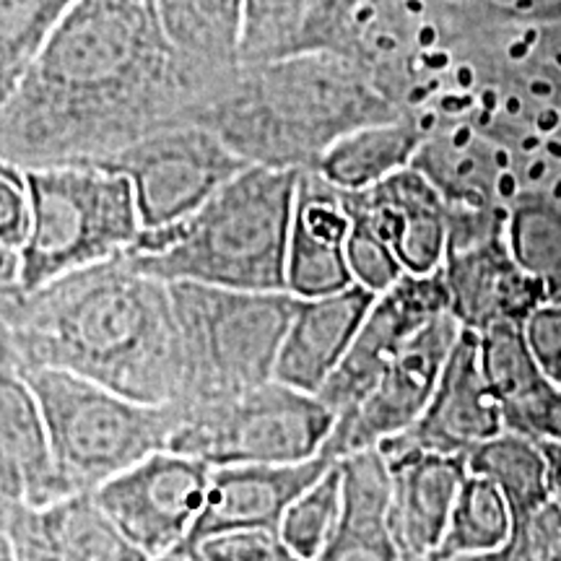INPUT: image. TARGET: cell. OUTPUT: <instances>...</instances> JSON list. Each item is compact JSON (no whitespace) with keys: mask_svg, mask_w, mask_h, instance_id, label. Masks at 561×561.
I'll use <instances>...</instances> for the list:
<instances>
[{"mask_svg":"<svg viewBox=\"0 0 561 561\" xmlns=\"http://www.w3.org/2000/svg\"><path fill=\"white\" fill-rule=\"evenodd\" d=\"M227 89L180 60L151 0H81L0 100V164H107L153 133L201 125Z\"/></svg>","mask_w":561,"mask_h":561,"instance_id":"cell-1","label":"cell"},{"mask_svg":"<svg viewBox=\"0 0 561 561\" xmlns=\"http://www.w3.org/2000/svg\"><path fill=\"white\" fill-rule=\"evenodd\" d=\"M0 346L5 369H60L140 403L180 401L172 286L125 257L42 289L0 294Z\"/></svg>","mask_w":561,"mask_h":561,"instance_id":"cell-2","label":"cell"},{"mask_svg":"<svg viewBox=\"0 0 561 561\" xmlns=\"http://www.w3.org/2000/svg\"><path fill=\"white\" fill-rule=\"evenodd\" d=\"M401 115L356 62L312 50L242 66L201 125L250 167L305 172L348 133Z\"/></svg>","mask_w":561,"mask_h":561,"instance_id":"cell-3","label":"cell"},{"mask_svg":"<svg viewBox=\"0 0 561 561\" xmlns=\"http://www.w3.org/2000/svg\"><path fill=\"white\" fill-rule=\"evenodd\" d=\"M299 172L248 167L198 214L144 231L125 261L167 284L286 291V250Z\"/></svg>","mask_w":561,"mask_h":561,"instance_id":"cell-4","label":"cell"},{"mask_svg":"<svg viewBox=\"0 0 561 561\" xmlns=\"http://www.w3.org/2000/svg\"><path fill=\"white\" fill-rule=\"evenodd\" d=\"M24 174L32 198V231L19 252L16 286L0 294L42 289L136 250L144 219L128 174L102 164L39 167Z\"/></svg>","mask_w":561,"mask_h":561,"instance_id":"cell-5","label":"cell"},{"mask_svg":"<svg viewBox=\"0 0 561 561\" xmlns=\"http://www.w3.org/2000/svg\"><path fill=\"white\" fill-rule=\"evenodd\" d=\"M178 314L182 388L174 405L193 409L276 380L280 346L299 299L289 291H240L170 284Z\"/></svg>","mask_w":561,"mask_h":561,"instance_id":"cell-6","label":"cell"},{"mask_svg":"<svg viewBox=\"0 0 561 561\" xmlns=\"http://www.w3.org/2000/svg\"><path fill=\"white\" fill-rule=\"evenodd\" d=\"M37 398L55 460L73 494H94L153 453L170 450L178 405H149L60 369L19 371Z\"/></svg>","mask_w":561,"mask_h":561,"instance_id":"cell-7","label":"cell"},{"mask_svg":"<svg viewBox=\"0 0 561 561\" xmlns=\"http://www.w3.org/2000/svg\"><path fill=\"white\" fill-rule=\"evenodd\" d=\"M178 413L170 450L198 458L210 468L314 460L325 450L339 421L320 396L278 380L227 401L193 409L178 405Z\"/></svg>","mask_w":561,"mask_h":561,"instance_id":"cell-8","label":"cell"},{"mask_svg":"<svg viewBox=\"0 0 561 561\" xmlns=\"http://www.w3.org/2000/svg\"><path fill=\"white\" fill-rule=\"evenodd\" d=\"M102 167L128 174L144 231H157L198 214L250 164L214 130L203 125H180L138 140Z\"/></svg>","mask_w":561,"mask_h":561,"instance_id":"cell-9","label":"cell"},{"mask_svg":"<svg viewBox=\"0 0 561 561\" xmlns=\"http://www.w3.org/2000/svg\"><path fill=\"white\" fill-rule=\"evenodd\" d=\"M214 468L191 455L161 450L94 491L100 507L151 561L185 549Z\"/></svg>","mask_w":561,"mask_h":561,"instance_id":"cell-10","label":"cell"},{"mask_svg":"<svg viewBox=\"0 0 561 561\" xmlns=\"http://www.w3.org/2000/svg\"><path fill=\"white\" fill-rule=\"evenodd\" d=\"M460 333V322L453 314H442L419 335H413L359 409L335 421V430L322 455L339 462L346 455L371 450L409 432L424 416Z\"/></svg>","mask_w":561,"mask_h":561,"instance_id":"cell-11","label":"cell"},{"mask_svg":"<svg viewBox=\"0 0 561 561\" xmlns=\"http://www.w3.org/2000/svg\"><path fill=\"white\" fill-rule=\"evenodd\" d=\"M442 314H450L442 271L432 276H403L392 289L375 299L346 359L322 388V401L331 405L339 419L359 409L413 335Z\"/></svg>","mask_w":561,"mask_h":561,"instance_id":"cell-12","label":"cell"},{"mask_svg":"<svg viewBox=\"0 0 561 561\" xmlns=\"http://www.w3.org/2000/svg\"><path fill=\"white\" fill-rule=\"evenodd\" d=\"M0 561H151L112 523L94 494L50 507L0 502Z\"/></svg>","mask_w":561,"mask_h":561,"instance_id":"cell-13","label":"cell"},{"mask_svg":"<svg viewBox=\"0 0 561 561\" xmlns=\"http://www.w3.org/2000/svg\"><path fill=\"white\" fill-rule=\"evenodd\" d=\"M507 432L502 405L481 362V339L462 328L424 416L409 432L382 445L437 455H471L483 442ZM380 445V447H382Z\"/></svg>","mask_w":561,"mask_h":561,"instance_id":"cell-14","label":"cell"},{"mask_svg":"<svg viewBox=\"0 0 561 561\" xmlns=\"http://www.w3.org/2000/svg\"><path fill=\"white\" fill-rule=\"evenodd\" d=\"M390 468L388 530L401 561H430L445 538L468 476L466 455L377 447Z\"/></svg>","mask_w":561,"mask_h":561,"instance_id":"cell-15","label":"cell"},{"mask_svg":"<svg viewBox=\"0 0 561 561\" xmlns=\"http://www.w3.org/2000/svg\"><path fill=\"white\" fill-rule=\"evenodd\" d=\"M351 216L362 219L396 252L409 276L439 273L450 248V210L419 170L392 174L362 193H346Z\"/></svg>","mask_w":561,"mask_h":561,"instance_id":"cell-16","label":"cell"},{"mask_svg":"<svg viewBox=\"0 0 561 561\" xmlns=\"http://www.w3.org/2000/svg\"><path fill=\"white\" fill-rule=\"evenodd\" d=\"M413 170L437 187L450 208L512 210L523 198L512 151L468 121L432 128Z\"/></svg>","mask_w":561,"mask_h":561,"instance_id":"cell-17","label":"cell"},{"mask_svg":"<svg viewBox=\"0 0 561 561\" xmlns=\"http://www.w3.org/2000/svg\"><path fill=\"white\" fill-rule=\"evenodd\" d=\"M335 466V460L320 458L294 466H227L214 468L198 520L187 538V553L201 541L224 533L276 530L286 510L318 483Z\"/></svg>","mask_w":561,"mask_h":561,"instance_id":"cell-18","label":"cell"},{"mask_svg":"<svg viewBox=\"0 0 561 561\" xmlns=\"http://www.w3.org/2000/svg\"><path fill=\"white\" fill-rule=\"evenodd\" d=\"M348 234L346 193L318 170L299 172L286 250V291L297 299H320L354 286L346 257Z\"/></svg>","mask_w":561,"mask_h":561,"instance_id":"cell-19","label":"cell"},{"mask_svg":"<svg viewBox=\"0 0 561 561\" xmlns=\"http://www.w3.org/2000/svg\"><path fill=\"white\" fill-rule=\"evenodd\" d=\"M450 314L466 331L483 333L512 322L525 325L551 294L515 263L507 234L447 252L442 265Z\"/></svg>","mask_w":561,"mask_h":561,"instance_id":"cell-20","label":"cell"},{"mask_svg":"<svg viewBox=\"0 0 561 561\" xmlns=\"http://www.w3.org/2000/svg\"><path fill=\"white\" fill-rule=\"evenodd\" d=\"M76 496L55 460L45 416L24 377L0 369V502L50 507Z\"/></svg>","mask_w":561,"mask_h":561,"instance_id":"cell-21","label":"cell"},{"mask_svg":"<svg viewBox=\"0 0 561 561\" xmlns=\"http://www.w3.org/2000/svg\"><path fill=\"white\" fill-rule=\"evenodd\" d=\"M377 294L362 286L320 299H299L297 312L280 346L276 380L294 390L320 396L346 359Z\"/></svg>","mask_w":561,"mask_h":561,"instance_id":"cell-22","label":"cell"},{"mask_svg":"<svg viewBox=\"0 0 561 561\" xmlns=\"http://www.w3.org/2000/svg\"><path fill=\"white\" fill-rule=\"evenodd\" d=\"M343 515L339 530L312 561H401L388 530L390 468L371 447L339 460Z\"/></svg>","mask_w":561,"mask_h":561,"instance_id":"cell-23","label":"cell"},{"mask_svg":"<svg viewBox=\"0 0 561 561\" xmlns=\"http://www.w3.org/2000/svg\"><path fill=\"white\" fill-rule=\"evenodd\" d=\"M159 26L180 60L227 89L242 68L244 0H153Z\"/></svg>","mask_w":561,"mask_h":561,"instance_id":"cell-24","label":"cell"},{"mask_svg":"<svg viewBox=\"0 0 561 561\" xmlns=\"http://www.w3.org/2000/svg\"><path fill=\"white\" fill-rule=\"evenodd\" d=\"M479 339L483 371L502 405L504 426L507 432L536 439L561 385L551 382L533 359L523 325L502 322L479 333Z\"/></svg>","mask_w":561,"mask_h":561,"instance_id":"cell-25","label":"cell"},{"mask_svg":"<svg viewBox=\"0 0 561 561\" xmlns=\"http://www.w3.org/2000/svg\"><path fill=\"white\" fill-rule=\"evenodd\" d=\"M426 140V128L413 115L367 125L341 138L318 172L343 193H362L409 170Z\"/></svg>","mask_w":561,"mask_h":561,"instance_id":"cell-26","label":"cell"},{"mask_svg":"<svg viewBox=\"0 0 561 561\" xmlns=\"http://www.w3.org/2000/svg\"><path fill=\"white\" fill-rule=\"evenodd\" d=\"M468 471L491 481L502 491L515 525L553 500L549 453L543 442L523 437V434L502 432L500 437L483 442L468 455Z\"/></svg>","mask_w":561,"mask_h":561,"instance_id":"cell-27","label":"cell"},{"mask_svg":"<svg viewBox=\"0 0 561 561\" xmlns=\"http://www.w3.org/2000/svg\"><path fill=\"white\" fill-rule=\"evenodd\" d=\"M512 528L515 520L502 491L481 476H468L445 538L432 559L494 557L507 549Z\"/></svg>","mask_w":561,"mask_h":561,"instance_id":"cell-28","label":"cell"},{"mask_svg":"<svg viewBox=\"0 0 561 561\" xmlns=\"http://www.w3.org/2000/svg\"><path fill=\"white\" fill-rule=\"evenodd\" d=\"M81 0H0V100L30 70Z\"/></svg>","mask_w":561,"mask_h":561,"instance_id":"cell-29","label":"cell"},{"mask_svg":"<svg viewBox=\"0 0 561 561\" xmlns=\"http://www.w3.org/2000/svg\"><path fill=\"white\" fill-rule=\"evenodd\" d=\"M507 248L551 299L561 297V208L557 203L538 195L517 201L507 219Z\"/></svg>","mask_w":561,"mask_h":561,"instance_id":"cell-30","label":"cell"},{"mask_svg":"<svg viewBox=\"0 0 561 561\" xmlns=\"http://www.w3.org/2000/svg\"><path fill=\"white\" fill-rule=\"evenodd\" d=\"M325 0H244L242 66L297 55L307 24Z\"/></svg>","mask_w":561,"mask_h":561,"instance_id":"cell-31","label":"cell"},{"mask_svg":"<svg viewBox=\"0 0 561 561\" xmlns=\"http://www.w3.org/2000/svg\"><path fill=\"white\" fill-rule=\"evenodd\" d=\"M343 515V483L339 462L318 483H312L297 502L286 510L278 536L289 543L299 559L312 561L325 549L339 530Z\"/></svg>","mask_w":561,"mask_h":561,"instance_id":"cell-32","label":"cell"},{"mask_svg":"<svg viewBox=\"0 0 561 561\" xmlns=\"http://www.w3.org/2000/svg\"><path fill=\"white\" fill-rule=\"evenodd\" d=\"M462 37L512 26L561 24V0H439Z\"/></svg>","mask_w":561,"mask_h":561,"instance_id":"cell-33","label":"cell"},{"mask_svg":"<svg viewBox=\"0 0 561 561\" xmlns=\"http://www.w3.org/2000/svg\"><path fill=\"white\" fill-rule=\"evenodd\" d=\"M346 257L354 286H362V289L377 294V297L392 289L403 276H409L401 261L396 257V252H392L367 224L356 219V216H351Z\"/></svg>","mask_w":561,"mask_h":561,"instance_id":"cell-34","label":"cell"},{"mask_svg":"<svg viewBox=\"0 0 561 561\" xmlns=\"http://www.w3.org/2000/svg\"><path fill=\"white\" fill-rule=\"evenodd\" d=\"M193 553L198 561H305L289 549L276 530L224 533L201 541Z\"/></svg>","mask_w":561,"mask_h":561,"instance_id":"cell-35","label":"cell"},{"mask_svg":"<svg viewBox=\"0 0 561 561\" xmlns=\"http://www.w3.org/2000/svg\"><path fill=\"white\" fill-rule=\"evenodd\" d=\"M504 561H561V504L549 500L512 528Z\"/></svg>","mask_w":561,"mask_h":561,"instance_id":"cell-36","label":"cell"},{"mask_svg":"<svg viewBox=\"0 0 561 561\" xmlns=\"http://www.w3.org/2000/svg\"><path fill=\"white\" fill-rule=\"evenodd\" d=\"M32 231V198L26 174L0 164V252L19 255Z\"/></svg>","mask_w":561,"mask_h":561,"instance_id":"cell-37","label":"cell"},{"mask_svg":"<svg viewBox=\"0 0 561 561\" xmlns=\"http://www.w3.org/2000/svg\"><path fill=\"white\" fill-rule=\"evenodd\" d=\"M533 359L551 382L561 385V297L543 301L523 325Z\"/></svg>","mask_w":561,"mask_h":561,"instance_id":"cell-38","label":"cell"},{"mask_svg":"<svg viewBox=\"0 0 561 561\" xmlns=\"http://www.w3.org/2000/svg\"><path fill=\"white\" fill-rule=\"evenodd\" d=\"M364 3H367V0H325V3L320 5V11L312 16L310 24H307L299 53L339 50L348 21L354 19V13L359 11Z\"/></svg>","mask_w":561,"mask_h":561,"instance_id":"cell-39","label":"cell"},{"mask_svg":"<svg viewBox=\"0 0 561 561\" xmlns=\"http://www.w3.org/2000/svg\"><path fill=\"white\" fill-rule=\"evenodd\" d=\"M546 453H549V462H551V494L553 500L561 504V445H549L543 442Z\"/></svg>","mask_w":561,"mask_h":561,"instance_id":"cell-40","label":"cell"},{"mask_svg":"<svg viewBox=\"0 0 561 561\" xmlns=\"http://www.w3.org/2000/svg\"><path fill=\"white\" fill-rule=\"evenodd\" d=\"M430 561H504L502 553H494V557H462V559H430Z\"/></svg>","mask_w":561,"mask_h":561,"instance_id":"cell-41","label":"cell"},{"mask_svg":"<svg viewBox=\"0 0 561 561\" xmlns=\"http://www.w3.org/2000/svg\"><path fill=\"white\" fill-rule=\"evenodd\" d=\"M157 561H198V559H195L193 553H182V551H178V553H170V557L157 559Z\"/></svg>","mask_w":561,"mask_h":561,"instance_id":"cell-42","label":"cell"},{"mask_svg":"<svg viewBox=\"0 0 561 561\" xmlns=\"http://www.w3.org/2000/svg\"><path fill=\"white\" fill-rule=\"evenodd\" d=\"M151 3H153V0H151Z\"/></svg>","mask_w":561,"mask_h":561,"instance_id":"cell-43","label":"cell"}]
</instances>
